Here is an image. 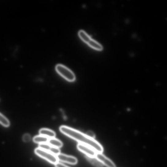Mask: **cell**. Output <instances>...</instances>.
<instances>
[{
  "instance_id": "1",
  "label": "cell",
  "mask_w": 167,
  "mask_h": 167,
  "mask_svg": "<svg viewBox=\"0 0 167 167\" xmlns=\"http://www.w3.org/2000/svg\"><path fill=\"white\" fill-rule=\"evenodd\" d=\"M61 132L68 137L82 144L89 146L97 153H102L103 146L94 139H91L80 131L66 126H60Z\"/></svg>"
},
{
  "instance_id": "2",
  "label": "cell",
  "mask_w": 167,
  "mask_h": 167,
  "mask_svg": "<svg viewBox=\"0 0 167 167\" xmlns=\"http://www.w3.org/2000/svg\"><path fill=\"white\" fill-rule=\"evenodd\" d=\"M57 72L69 82H74L75 80V75L72 71L65 66L59 64L55 67Z\"/></svg>"
},
{
  "instance_id": "16",
  "label": "cell",
  "mask_w": 167,
  "mask_h": 167,
  "mask_svg": "<svg viewBox=\"0 0 167 167\" xmlns=\"http://www.w3.org/2000/svg\"><path fill=\"white\" fill-rule=\"evenodd\" d=\"M89 137L94 139L95 138V135L93 131H88L86 133V134Z\"/></svg>"
},
{
  "instance_id": "5",
  "label": "cell",
  "mask_w": 167,
  "mask_h": 167,
  "mask_svg": "<svg viewBox=\"0 0 167 167\" xmlns=\"http://www.w3.org/2000/svg\"><path fill=\"white\" fill-rule=\"evenodd\" d=\"M58 160L63 162L75 165L78 162V159L74 157L63 154H59L56 156Z\"/></svg>"
},
{
  "instance_id": "15",
  "label": "cell",
  "mask_w": 167,
  "mask_h": 167,
  "mask_svg": "<svg viewBox=\"0 0 167 167\" xmlns=\"http://www.w3.org/2000/svg\"><path fill=\"white\" fill-rule=\"evenodd\" d=\"M23 139L25 142H28L31 140V136L29 134H25L23 136Z\"/></svg>"
},
{
  "instance_id": "7",
  "label": "cell",
  "mask_w": 167,
  "mask_h": 167,
  "mask_svg": "<svg viewBox=\"0 0 167 167\" xmlns=\"http://www.w3.org/2000/svg\"><path fill=\"white\" fill-rule=\"evenodd\" d=\"M39 148L46 150L55 156L60 154V150L59 148L55 147L49 144H40Z\"/></svg>"
},
{
  "instance_id": "6",
  "label": "cell",
  "mask_w": 167,
  "mask_h": 167,
  "mask_svg": "<svg viewBox=\"0 0 167 167\" xmlns=\"http://www.w3.org/2000/svg\"><path fill=\"white\" fill-rule=\"evenodd\" d=\"M97 158L103 165L108 167H116L115 165L113 162L106 157L102 153H97L96 156Z\"/></svg>"
},
{
  "instance_id": "10",
  "label": "cell",
  "mask_w": 167,
  "mask_h": 167,
  "mask_svg": "<svg viewBox=\"0 0 167 167\" xmlns=\"http://www.w3.org/2000/svg\"><path fill=\"white\" fill-rule=\"evenodd\" d=\"M85 158L93 165L96 167H103V164L96 157L85 156Z\"/></svg>"
},
{
  "instance_id": "12",
  "label": "cell",
  "mask_w": 167,
  "mask_h": 167,
  "mask_svg": "<svg viewBox=\"0 0 167 167\" xmlns=\"http://www.w3.org/2000/svg\"><path fill=\"white\" fill-rule=\"evenodd\" d=\"M49 139L45 136L40 135L35 136L33 139V141L35 143L40 144L47 143Z\"/></svg>"
},
{
  "instance_id": "4",
  "label": "cell",
  "mask_w": 167,
  "mask_h": 167,
  "mask_svg": "<svg viewBox=\"0 0 167 167\" xmlns=\"http://www.w3.org/2000/svg\"><path fill=\"white\" fill-rule=\"evenodd\" d=\"M78 149L86 156L89 157H96L97 153L89 146L85 145L79 143L77 145Z\"/></svg>"
},
{
  "instance_id": "13",
  "label": "cell",
  "mask_w": 167,
  "mask_h": 167,
  "mask_svg": "<svg viewBox=\"0 0 167 167\" xmlns=\"http://www.w3.org/2000/svg\"><path fill=\"white\" fill-rule=\"evenodd\" d=\"M48 142L50 145L58 148L62 147L63 145L61 141L55 138L49 139Z\"/></svg>"
},
{
  "instance_id": "14",
  "label": "cell",
  "mask_w": 167,
  "mask_h": 167,
  "mask_svg": "<svg viewBox=\"0 0 167 167\" xmlns=\"http://www.w3.org/2000/svg\"><path fill=\"white\" fill-rule=\"evenodd\" d=\"M0 123L6 127H9L10 124L8 120L1 113H0Z\"/></svg>"
},
{
  "instance_id": "11",
  "label": "cell",
  "mask_w": 167,
  "mask_h": 167,
  "mask_svg": "<svg viewBox=\"0 0 167 167\" xmlns=\"http://www.w3.org/2000/svg\"><path fill=\"white\" fill-rule=\"evenodd\" d=\"M78 36L79 38L83 42L86 44L89 42V40L92 39L89 35L83 30H80L78 33Z\"/></svg>"
},
{
  "instance_id": "3",
  "label": "cell",
  "mask_w": 167,
  "mask_h": 167,
  "mask_svg": "<svg viewBox=\"0 0 167 167\" xmlns=\"http://www.w3.org/2000/svg\"><path fill=\"white\" fill-rule=\"evenodd\" d=\"M35 153L37 155L50 163L55 165L58 162V160L56 156L49 152L38 148L35 149Z\"/></svg>"
},
{
  "instance_id": "8",
  "label": "cell",
  "mask_w": 167,
  "mask_h": 167,
  "mask_svg": "<svg viewBox=\"0 0 167 167\" xmlns=\"http://www.w3.org/2000/svg\"><path fill=\"white\" fill-rule=\"evenodd\" d=\"M40 135L45 136L48 139L55 138V133L51 130L47 128H43L40 129L39 131Z\"/></svg>"
},
{
  "instance_id": "9",
  "label": "cell",
  "mask_w": 167,
  "mask_h": 167,
  "mask_svg": "<svg viewBox=\"0 0 167 167\" xmlns=\"http://www.w3.org/2000/svg\"><path fill=\"white\" fill-rule=\"evenodd\" d=\"M87 44L90 47L95 50L98 51H101L103 49V47L102 45L92 38Z\"/></svg>"
},
{
  "instance_id": "17",
  "label": "cell",
  "mask_w": 167,
  "mask_h": 167,
  "mask_svg": "<svg viewBox=\"0 0 167 167\" xmlns=\"http://www.w3.org/2000/svg\"><path fill=\"white\" fill-rule=\"evenodd\" d=\"M55 165V167H69L61 163H59L58 162Z\"/></svg>"
}]
</instances>
